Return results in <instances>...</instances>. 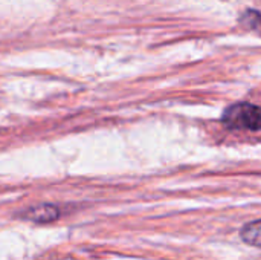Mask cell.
I'll use <instances>...</instances> for the list:
<instances>
[{"label": "cell", "instance_id": "3957f363", "mask_svg": "<svg viewBox=\"0 0 261 260\" xmlns=\"http://www.w3.org/2000/svg\"><path fill=\"white\" fill-rule=\"evenodd\" d=\"M240 238L245 244L261 248V221H254V222L246 224L240 231Z\"/></svg>", "mask_w": 261, "mask_h": 260}, {"label": "cell", "instance_id": "277c9868", "mask_svg": "<svg viewBox=\"0 0 261 260\" xmlns=\"http://www.w3.org/2000/svg\"><path fill=\"white\" fill-rule=\"evenodd\" d=\"M261 20V15L260 12H257V11H248L246 14H245V17L242 18V21H245L249 28H254L255 26V23L257 21H260Z\"/></svg>", "mask_w": 261, "mask_h": 260}, {"label": "cell", "instance_id": "6da1fadb", "mask_svg": "<svg viewBox=\"0 0 261 260\" xmlns=\"http://www.w3.org/2000/svg\"><path fill=\"white\" fill-rule=\"evenodd\" d=\"M222 123L231 130H261V107L252 103H236L225 109Z\"/></svg>", "mask_w": 261, "mask_h": 260}, {"label": "cell", "instance_id": "7a4b0ae2", "mask_svg": "<svg viewBox=\"0 0 261 260\" xmlns=\"http://www.w3.org/2000/svg\"><path fill=\"white\" fill-rule=\"evenodd\" d=\"M21 218L24 221H31L35 224H49L60 218V210L52 204H41L24 210L21 213Z\"/></svg>", "mask_w": 261, "mask_h": 260}]
</instances>
